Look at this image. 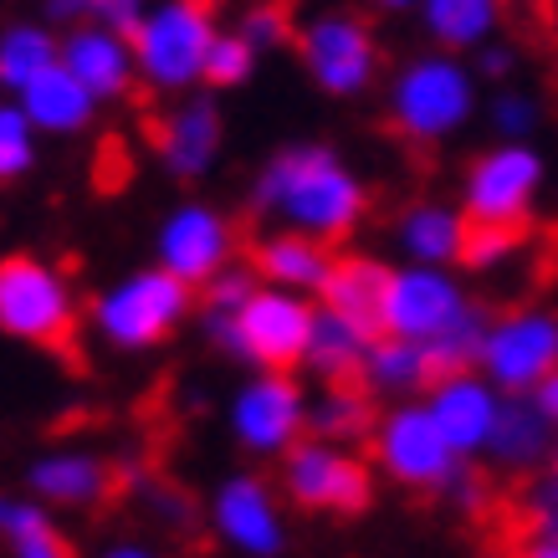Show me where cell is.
<instances>
[{
	"label": "cell",
	"mask_w": 558,
	"mask_h": 558,
	"mask_svg": "<svg viewBox=\"0 0 558 558\" xmlns=\"http://www.w3.org/2000/svg\"><path fill=\"white\" fill-rule=\"evenodd\" d=\"M252 210L282 231H303L318 241H349L369 216L364 174L328 144H288L256 170Z\"/></svg>",
	"instance_id": "cell-1"
},
{
	"label": "cell",
	"mask_w": 558,
	"mask_h": 558,
	"mask_svg": "<svg viewBox=\"0 0 558 558\" xmlns=\"http://www.w3.org/2000/svg\"><path fill=\"white\" fill-rule=\"evenodd\" d=\"M482 108V77L457 51H415L400 62V72L385 87L389 129L415 144V149H440L457 138Z\"/></svg>",
	"instance_id": "cell-2"
},
{
	"label": "cell",
	"mask_w": 558,
	"mask_h": 558,
	"mask_svg": "<svg viewBox=\"0 0 558 558\" xmlns=\"http://www.w3.org/2000/svg\"><path fill=\"white\" fill-rule=\"evenodd\" d=\"M190 313H201V292L180 282L174 271H165L159 262H149V267L123 271L119 282L93 292L87 328L113 354H149L185 328Z\"/></svg>",
	"instance_id": "cell-3"
},
{
	"label": "cell",
	"mask_w": 558,
	"mask_h": 558,
	"mask_svg": "<svg viewBox=\"0 0 558 558\" xmlns=\"http://www.w3.org/2000/svg\"><path fill=\"white\" fill-rule=\"evenodd\" d=\"M226 32L216 0H154L129 32L138 62V83L165 98H185L205 83V57Z\"/></svg>",
	"instance_id": "cell-4"
},
{
	"label": "cell",
	"mask_w": 558,
	"mask_h": 558,
	"mask_svg": "<svg viewBox=\"0 0 558 558\" xmlns=\"http://www.w3.org/2000/svg\"><path fill=\"white\" fill-rule=\"evenodd\" d=\"M83 328V303L72 277L36 252L0 256V339L26 349H72Z\"/></svg>",
	"instance_id": "cell-5"
},
{
	"label": "cell",
	"mask_w": 558,
	"mask_h": 558,
	"mask_svg": "<svg viewBox=\"0 0 558 558\" xmlns=\"http://www.w3.org/2000/svg\"><path fill=\"white\" fill-rule=\"evenodd\" d=\"M313 313L318 303L303 292H282V288H262L246 298L231 323H210L205 339L216 343L226 359L252 364V369H303L307 354V333H313Z\"/></svg>",
	"instance_id": "cell-6"
},
{
	"label": "cell",
	"mask_w": 558,
	"mask_h": 558,
	"mask_svg": "<svg viewBox=\"0 0 558 558\" xmlns=\"http://www.w3.org/2000/svg\"><path fill=\"white\" fill-rule=\"evenodd\" d=\"M369 451H374V472H385L395 487L436 492V497H446L451 482L472 466V461L446 440V430L436 425V415H430L425 400H395V405L379 410Z\"/></svg>",
	"instance_id": "cell-7"
},
{
	"label": "cell",
	"mask_w": 558,
	"mask_h": 558,
	"mask_svg": "<svg viewBox=\"0 0 558 558\" xmlns=\"http://www.w3.org/2000/svg\"><path fill=\"white\" fill-rule=\"evenodd\" d=\"M298 62L323 98H364L379 83V36L359 11L328 5L298 26Z\"/></svg>",
	"instance_id": "cell-8"
},
{
	"label": "cell",
	"mask_w": 558,
	"mask_h": 558,
	"mask_svg": "<svg viewBox=\"0 0 558 558\" xmlns=\"http://www.w3.org/2000/svg\"><path fill=\"white\" fill-rule=\"evenodd\" d=\"M277 492L313 518H359L374 502V466L349 446L307 436L277 461Z\"/></svg>",
	"instance_id": "cell-9"
},
{
	"label": "cell",
	"mask_w": 558,
	"mask_h": 558,
	"mask_svg": "<svg viewBox=\"0 0 558 558\" xmlns=\"http://www.w3.org/2000/svg\"><path fill=\"white\" fill-rule=\"evenodd\" d=\"M543 180L548 165L533 149V138H497L466 165L457 205L472 216V226H527L538 210Z\"/></svg>",
	"instance_id": "cell-10"
},
{
	"label": "cell",
	"mask_w": 558,
	"mask_h": 558,
	"mask_svg": "<svg viewBox=\"0 0 558 558\" xmlns=\"http://www.w3.org/2000/svg\"><path fill=\"white\" fill-rule=\"evenodd\" d=\"M307 405L313 395L292 369H252L226 400V430L246 457L282 461L298 440H307Z\"/></svg>",
	"instance_id": "cell-11"
},
{
	"label": "cell",
	"mask_w": 558,
	"mask_h": 558,
	"mask_svg": "<svg viewBox=\"0 0 558 558\" xmlns=\"http://www.w3.org/2000/svg\"><path fill=\"white\" fill-rule=\"evenodd\" d=\"M482 307L472 303V292L461 288L457 267H415V262H400L395 277H389V298H385V318H379V333H395V339H410L430 349L446 333H457L461 323H472Z\"/></svg>",
	"instance_id": "cell-12"
},
{
	"label": "cell",
	"mask_w": 558,
	"mask_h": 558,
	"mask_svg": "<svg viewBox=\"0 0 558 558\" xmlns=\"http://www.w3.org/2000/svg\"><path fill=\"white\" fill-rule=\"evenodd\" d=\"M476 369L502 395H533L558 369V313L543 303L508 307L487 323Z\"/></svg>",
	"instance_id": "cell-13"
},
{
	"label": "cell",
	"mask_w": 558,
	"mask_h": 558,
	"mask_svg": "<svg viewBox=\"0 0 558 558\" xmlns=\"http://www.w3.org/2000/svg\"><path fill=\"white\" fill-rule=\"evenodd\" d=\"M154 262L201 292L226 267H236V220L210 201H180L154 226Z\"/></svg>",
	"instance_id": "cell-14"
},
{
	"label": "cell",
	"mask_w": 558,
	"mask_h": 558,
	"mask_svg": "<svg viewBox=\"0 0 558 558\" xmlns=\"http://www.w3.org/2000/svg\"><path fill=\"white\" fill-rule=\"evenodd\" d=\"M282 492H271L256 472L220 476L210 502H205V523L231 554L241 558H277L288 554V518H282Z\"/></svg>",
	"instance_id": "cell-15"
},
{
	"label": "cell",
	"mask_w": 558,
	"mask_h": 558,
	"mask_svg": "<svg viewBox=\"0 0 558 558\" xmlns=\"http://www.w3.org/2000/svg\"><path fill=\"white\" fill-rule=\"evenodd\" d=\"M436 425L446 430V440L457 446L461 457H487L492 446V430L502 421V405H508V395L492 385L482 369H451V374H436L430 389L421 395Z\"/></svg>",
	"instance_id": "cell-16"
},
{
	"label": "cell",
	"mask_w": 558,
	"mask_h": 558,
	"mask_svg": "<svg viewBox=\"0 0 558 558\" xmlns=\"http://www.w3.org/2000/svg\"><path fill=\"white\" fill-rule=\"evenodd\" d=\"M220 149H226V119H220V102L205 98V93H185L165 119L154 123V159L180 185L205 180L216 170Z\"/></svg>",
	"instance_id": "cell-17"
},
{
	"label": "cell",
	"mask_w": 558,
	"mask_h": 558,
	"mask_svg": "<svg viewBox=\"0 0 558 558\" xmlns=\"http://www.w3.org/2000/svg\"><path fill=\"white\" fill-rule=\"evenodd\" d=\"M26 487L51 512H93L119 492V461H102L98 451H83V446H57L32 457Z\"/></svg>",
	"instance_id": "cell-18"
},
{
	"label": "cell",
	"mask_w": 558,
	"mask_h": 558,
	"mask_svg": "<svg viewBox=\"0 0 558 558\" xmlns=\"http://www.w3.org/2000/svg\"><path fill=\"white\" fill-rule=\"evenodd\" d=\"M62 68L98 102L129 98V87L138 83L134 41H129V32L108 26V21H77V26L62 32Z\"/></svg>",
	"instance_id": "cell-19"
},
{
	"label": "cell",
	"mask_w": 558,
	"mask_h": 558,
	"mask_svg": "<svg viewBox=\"0 0 558 558\" xmlns=\"http://www.w3.org/2000/svg\"><path fill=\"white\" fill-rule=\"evenodd\" d=\"M466 241H472V216L457 201H410L395 216L400 262L415 267H461Z\"/></svg>",
	"instance_id": "cell-20"
},
{
	"label": "cell",
	"mask_w": 558,
	"mask_h": 558,
	"mask_svg": "<svg viewBox=\"0 0 558 558\" xmlns=\"http://www.w3.org/2000/svg\"><path fill=\"white\" fill-rule=\"evenodd\" d=\"M333 246L318 236H303V231H282L271 226L267 236L252 246V267L267 288H282V292H303L318 303L328 277H333Z\"/></svg>",
	"instance_id": "cell-21"
},
{
	"label": "cell",
	"mask_w": 558,
	"mask_h": 558,
	"mask_svg": "<svg viewBox=\"0 0 558 558\" xmlns=\"http://www.w3.org/2000/svg\"><path fill=\"white\" fill-rule=\"evenodd\" d=\"M16 102L26 108V119L36 123V134L41 138H77L93 129V119H98L102 102L87 93L77 77H72L62 62L51 72H41L26 93H16Z\"/></svg>",
	"instance_id": "cell-22"
},
{
	"label": "cell",
	"mask_w": 558,
	"mask_h": 558,
	"mask_svg": "<svg viewBox=\"0 0 558 558\" xmlns=\"http://www.w3.org/2000/svg\"><path fill=\"white\" fill-rule=\"evenodd\" d=\"M558 451V425L543 415V405L533 395H508L502 421L492 430L487 461L502 472H538L543 461H554Z\"/></svg>",
	"instance_id": "cell-23"
},
{
	"label": "cell",
	"mask_w": 558,
	"mask_h": 558,
	"mask_svg": "<svg viewBox=\"0 0 558 558\" xmlns=\"http://www.w3.org/2000/svg\"><path fill=\"white\" fill-rule=\"evenodd\" d=\"M374 339H379L374 328H364V323L343 318V313H333V307L318 303V313H313V333H307L303 369L318 374L323 385H349V379L364 374V359H369Z\"/></svg>",
	"instance_id": "cell-24"
},
{
	"label": "cell",
	"mask_w": 558,
	"mask_h": 558,
	"mask_svg": "<svg viewBox=\"0 0 558 558\" xmlns=\"http://www.w3.org/2000/svg\"><path fill=\"white\" fill-rule=\"evenodd\" d=\"M421 32L440 51H482L502 32V0H421Z\"/></svg>",
	"instance_id": "cell-25"
},
{
	"label": "cell",
	"mask_w": 558,
	"mask_h": 558,
	"mask_svg": "<svg viewBox=\"0 0 558 558\" xmlns=\"http://www.w3.org/2000/svg\"><path fill=\"white\" fill-rule=\"evenodd\" d=\"M389 277H395V267H385L379 256H364V252H359V256H339V262H333V277H328V288H323L318 303L379 333L385 298H389Z\"/></svg>",
	"instance_id": "cell-26"
},
{
	"label": "cell",
	"mask_w": 558,
	"mask_h": 558,
	"mask_svg": "<svg viewBox=\"0 0 558 558\" xmlns=\"http://www.w3.org/2000/svg\"><path fill=\"white\" fill-rule=\"evenodd\" d=\"M0 543L11 558H77L57 512L36 502L32 492H0Z\"/></svg>",
	"instance_id": "cell-27"
},
{
	"label": "cell",
	"mask_w": 558,
	"mask_h": 558,
	"mask_svg": "<svg viewBox=\"0 0 558 558\" xmlns=\"http://www.w3.org/2000/svg\"><path fill=\"white\" fill-rule=\"evenodd\" d=\"M119 487L129 492L138 502V512L149 518L154 527H165V533H195L201 523V502H195V492L170 482V476H159L149 461H119Z\"/></svg>",
	"instance_id": "cell-28"
},
{
	"label": "cell",
	"mask_w": 558,
	"mask_h": 558,
	"mask_svg": "<svg viewBox=\"0 0 558 558\" xmlns=\"http://www.w3.org/2000/svg\"><path fill=\"white\" fill-rule=\"evenodd\" d=\"M436 369H430V354H425L421 343L410 339H395V333H379L364 359V374H359V385L369 389V395H389V400H421L425 389H430Z\"/></svg>",
	"instance_id": "cell-29"
},
{
	"label": "cell",
	"mask_w": 558,
	"mask_h": 558,
	"mask_svg": "<svg viewBox=\"0 0 558 558\" xmlns=\"http://www.w3.org/2000/svg\"><path fill=\"white\" fill-rule=\"evenodd\" d=\"M379 425V410H374V395L359 379L349 385H323L307 405V436L333 440V446H364Z\"/></svg>",
	"instance_id": "cell-30"
},
{
	"label": "cell",
	"mask_w": 558,
	"mask_h": 558,
	"mask_svg": "<svg viewBox=\"0 0 558 558\" xmlns=\"http://www.w3.org/2000/svg\"><path fill=\"white\" fill-rule=\"evenodd\" d=\"M62 62V36H51L41 21H11L0 32V93L16 98L26 87Z\"/></svg>",
	"instance_id": "cell-31"
},
{
	"label": "cell",
	"mask_w": 558,
	"mask_h": 558,
	"mask_svg": "<svg viewBox=\"0 0 558 558\" xmlns=\"http://www.w3.org/2000/svg\"><path fill=\"white\" fill-rule=\"evenodd\" d=\"M36 149H41V134L26 119V108L16 98H0V185L26 180L36 170Z\"/></svg>",
	"instance_id": "cell-32"
},
{
	"label": "cell",
	"mask_w": 558,
	"mask_h": 558,
	"mask_svg": "<svg viewBox=\"0 0 558 558\" xmlns=\"http://www.w3.org/2000/svg\"><path fill=\"white\" fill-rule=\"evenodd\" d=\"M256 62H262V51H256L236 26H226V32L216 36L210 57H205V87H220V93H226V87H246L256 77Z\"/></svg>",
	"instance_id": "cell-33"
},
{
	"label": "cell",
	"mask_w": 558,
	"mask_h": 558,
	"mask_svg": "<svg viewBox=\"0 0 558 558\" xmlns=\"http://www.w3.org/2000/svg\"><path fill=\"white\" fill-rule=\"evenodd\" d=\"M256 288H262L256 267H246V262L226 267L216 282H205L201 288V328H210V323H231L241 307H246V298H252Z\"/></svg>",
	"instance_id": "cell-34"
},
{
	"label": "cell",
	"mask_w": 558,
	"mask_h": 558,
	"mask_svg": "<svg viewBox=\"0 0 558 558\" xmlns=\"http://www.w3.org/2000/svg\"><path fill=\"white\" fill-rule=\"evenodd\" d=\"M523 246H527L523 226H472V241H466L461 267L466 271H502L508 262H518Z\"/></svg>",
	"instance_id": "cell-35"
},
{
	"label": "cell",
	"mask_w": 558,
	"mask_h": 558,
	"mask_svg": "<svg viewBox=\"0 0 558 558\" xmlns=\"http://www.w3.org/2000/svg\"><path fill=\"white\" fill-rule=\"evenodd\" d=\"M236 32L246 36L262 57H267V51H277V47H288V41H298L292 11L282 5V0H252V5L236 16Z\"/></svg>",
	"instance_id": "cell-36"
},
{
	"label": "cell",
	"mask_w": 558,
	"mask_h": 558,
	"mask_svg": "<svg viewBox=\"0 0 558 558\" xmlns=\"http://www.w3.org/2000/svg\"><path fill=\"white\" fill-rule=\"evenodd\" d=\"M538 119H543V108H538V98H533L527 87L502 83L497 93H492V102H487V123H492V134L497 138H533Z\"/></svg>",
	"instance_id": "cell-37"
},
{
	"label": "cell",
	"mask_w": 558,
	"mask_h": 558,
	"mask_svg": "<svg viewBox=\"0 0 558 558\" xmlns=\"http://www.w3.org/2000/svg\"><path fill=\"white\" fill-rule=\"evenodd\" d=\"M476 62V77H482V83H508L512 72H518V51L508 47V41H487V47L482 51H472Z\"/></svg>",
	"instance_id": "cell-38"
},
{
	"label": "cell",
	"mask_w": 558,
	"mask_h": 558,
	"mask_svg": "<svg viewBox=\"0 0 558 558\" xmlns=\"http://www.w3.org/2000/svg\"><path fill=\"white\" fill-rule=\"evenodd\" d=\"M154 0H93V21H108V26H119V32H134L138 16L149 11Z\"/></svg>",
	"instance_id": "cell-39"
},
{
	"label": "cell",
	"mask_w": 558,
	"mask_h": 558,
	"mask_svg": "<svg viewBox=\"0 0 558 558\" xmlns=\"http://www.w3.org/2000/svg\"><path fill=\"white\" fill-rule=\"evenodd\" d=\"M446 502H457L461 512H482V508H487V487L476 482L472 466H466V472H461L457 482H451V492H446Z\"/></svg>",
	"instance_id": "cell-40"
},
{
	"label": "cell",
	"mask_w": 558,
	"mask_h": 558,
	"mask_svg": "<svg viewBox=\"0 0 558 558\" xmlns=\"http://www.w3.org/2000/svg\"><path fill=\"white\" fill-rule=\"evenodd\" d=\"M41 16L68 32L77 21H93V0H41Z\"/></svg>",
	"instance_id": "cell-41"
},
{
	"label": "cell",
	"mask_w": 558,
	"mask_h": 558,
	"mask_svg": "<svg viewBox=\"0 0 558 558\" xmlns=\"http://www.w3.org/2000/svg\"><path fill=\"white\" fill-rule=\"evenodd\" d=\"M93 558H165L154 543H144V538H113V543H102Z\"/></svg>",
	"instance_id": "cell-42"
},
{
	"label": "cell",
	"mask_w": 558,
	"mask_h": 558,
	"mask_svg": "<svg viewBox=\"0 0 558 558\" xmlns=\"http://www.w3.org/2000/svg\"><path fill=\"white\" fill-rule=\"evenodd\" d=\"M512 558H558V533H548V527H533L523 543H518V554Z\"/></svg>",
	"instance_id": "cell-43"
},
{
	"label": "cell",
	"mask_w": 558,
	"mask_h": 558,
	"mask_svg": "<svg viewBox=\"0 0 558 558\" xmlns=\"http://www.w3.org/2000/svg\"><path fill=\"white\" fill-rule=\"evenodd\" d=\"M548 512H558V451H554V472H548V482L533 492V518H548Z\"/></svg>",
	"instance_id": "cell-44"
},
{
	"label": "cell",
	"mask_w": 558,
	"mask_h": 558,
	"mask_svg": "<svg viewBox=\"0 0 558 558\" xmlns=\"http://www.w3.org/2000/svg\"><path fill=\"white\" fill-rule=\"evenodd\" d=\"M533 400H538V405H543V415H548V421L558 425V369L548 374V379H543L538 389H533Z\"/></svg>",
	"instance_id": "cell-45"
},
{
	"label": "cell",
	"mask_w": 558,
	"mask_h": 558,
	"mask_svg": "<svg viewBox=\"0 0 558 558\" xmlns=\"http://www.w3.org/2000/svg\"><path fill=\"white\" fill-rule=\"evenodd\" d=\"M374 11H389V16H405V11H421V0H369Z\"/></svg>",
	"instance_id": "cell-46"
},
{
	"label": "cell",
	"mask_w": 558,
	"mask_h": 558,
	"mask_svg": "<svg viewBox=\"0 0 558 558\" xmlns=\"http://www.w3.org/2000/svg\"><path fill=\"white\" fill-rule=\"evenodd\" d=\"M533 527H548V533H558V512H548V518H533Z\"/></svg>",
	"instance_id": "cell-47"
},
{
	"label": "cell",
	"mask_w": 558,
	"mask_h": 558,
	"mask_svg": "<svg viewBox=\"0 0 558 558\" xmlns=\"http://www.w3.org/2000/svg\"><path fill=\"white\" fill-rule=\"evenodd\" d=\"M502 5H533V0H502Z\"/></svg>",
	"instance_id": "cell-48"
}]
</instances>
